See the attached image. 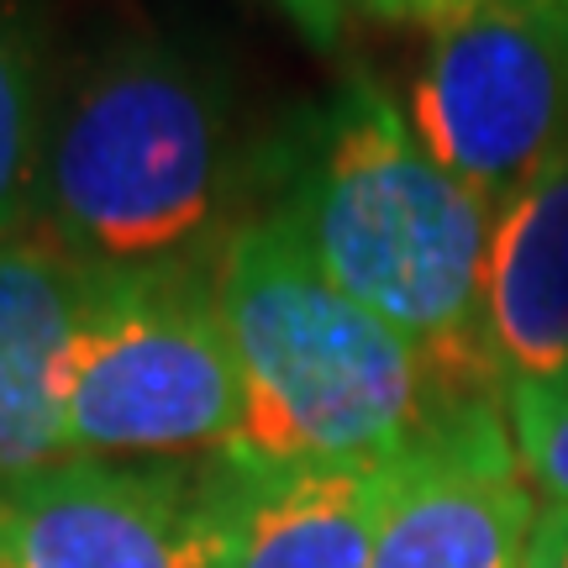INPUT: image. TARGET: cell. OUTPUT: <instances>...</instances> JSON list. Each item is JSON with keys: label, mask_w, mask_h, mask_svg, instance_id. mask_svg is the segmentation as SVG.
I'll return each mask as SVG.
<instances>
[{"label": "cell", "mask_w": 568, "mask_h": 568, "mask_svg": "<svg viewBox=\"0 0 568 568\" xmlns=\"http://www.w3.org/2000/svg\"><path fill=\"white\" fill-rule=\"evenodd\" d=\"M274 211L326 280L422 353L447 395H500L485 347L495 211L426 153L379 84H343Z\"/></svg>", "instance_id": "1"}, {"label": "cell", "mask_w": 568, "mask_h": 568, "mask_svg": "<svg viewBox=\"0 0 568 568\" xmlns=\"http://www.w3.org/2000/svg\"><path fill=\"white\" fill-rule=\"evenodd\" d=\"M211 274L243 389L232 464L258 474L389 464L458 406L395 326L326 280L280 211L232 226Z\"/></svg>", "instance_id": "2"}, {"label": "cell", "mask_w": 568, "mask_h": 568, "mask_svg": "<svg viewBox=\"0 0 568 568\" xmlns=\"http://www.w3.org/2000/svg\"><path fill=\"white\" fill-rule=\"evenodd\" d=\"M232 190L216 80L163 42H122L84 69L42 126L38 195L48 243L80 264L195 258Z\"/></svg>", "instance_id": "3"}, {"label": "cell", "mask_w": 568, "mask_h": 568, "mask_svg": "<svg viewBox=\"0 0 568 568\" xmlns=\"http://www.w3.org/2000/svg\"><path fill=\"white\" fill-rule=\"evenodd\" d=\"M69 458L226 453L243 422L211 258L95 268L69 353Z\"/></svg>", "instance_id": "4"}, {"label": "cell", "mask_w": 568, "mask_h": 568, "mask_svg": "<svg viewBox=\"0 0 568 568\" xmlns=\"http://www.w3.org/2000/svg\"><path fill=\"white\" fill-rule=\"evenodd\" d=\"M410 126L489 211L568 148V0H474L432 27Z\"/></svg>", "instance_id": "5"}, {"label": "cell", "mask_w": 568, "mask_h": 568, "mask_svg": "<svg viewBox=\"0 0 568 568\" xmlns=\"http://www.w3.org/2000/svg\"><path fill=\"white\" fill-rule=\"evenodd\" d=\"M226 464L63 458L0 485L6 568H222Z\"/></svg>", "instance_id": "6"}, {"label": "cell", "mask_w": 568, "mask_h": 568, "mask_svg": "<svg viewBox=\"0 0 568 568\" xmlns=\"http://www.w3.org/2000/svg\"><path fill=\"white\" fill-rule=\"evenodd\" d=\"M531 521L500 395L458 400L389 458L368 568H521Z\"/></svg>", "instance_id": "7"}, {"label": "cell", "mask_w": 568, "mask_h": 568, "mask_svg": "<svg viewBox=\"0 0 568 568\" xmlns=\"http://www.w3.org/2000/svg\"><path fill=\"white\" fill-rule=\"evenodd\" d=\"M90 264L48 237H0V485L69 458V353Z\"/></svg>", "instance_id": "8"}, {"label": "cell", "mask_w": 568, "mask_h": 568, "mask_svg": "<svg viewBox=\"0 0 568 568\" xmlns=\"http://www.w3.org/2000/svg\"><path fill=\"white\" fill-rule=\"evenodd\" d=\"M485 347L500 385L568 368V148L495 211Z\"/></svg>", "instance_id": "9"}, {"label": "cell", "mask_w": 568, "mask_h": 568, "mask_svg": "<svg viewBox=\"0 0 568 568\" xmlns=\"http://www.w3.org/2000/svg\"><path fill=\"white\" fill-rule=\"evenodd\" d=\"M226 464V552L222 568H368L389 464L258 468Z\"/></svg>", "instance_id": "10"}, {"label": "cell", "mask_w": 568, "mask_h": 568, "mask_svg": "<svg viewBox=\"0 0 568 568\" xmlns=\"http://www.w3.org/2000/svg\"><path fill=\"white\" fill-rule=\"evenodd\" d=\"M38 90L32 63L21 53L17 32L0 21V237H21V222L32 216L38 195Z\"/></svg>", "instance_id": "11"}, {"label": "cell", "mask_w": 568, "mask_h": 568, "mask_svg": "<svg viewBox=\"0 0 568 568\" xmlns=\"http://www.w3.org/2000/svg\"><path fill=\"white\" fill-rule=\"evenodd\" d=\"M500 416L527 485L568 506V368L542 379H506Z\"/></svg>", "instance_id": "12"}, {"label": "cell", "mask_w": 568, "mask_h": 568, "mask_svg": "<svg viewBox=\"0 0 568 568\" xmlns=\"http://www.w3.org/2000/svg\"><path fill=\"white\" fill-rule=\"evenodd\" d=\"M521 568H568V506L548 500L537 510L527 548H521Z\"/></svg>", "instance_id": "13"}, {"label": "cell", "mask_w": 568, "mask_h": 568, "mask_svg": "<svg viewBox=\"0 0 568 568\" xmlns=\"http://www.w3.org/2000/svg\"><path fill=\"white\" fill-rule=\"evenodd\" d=\"M353 11L364 17H379V21H410V27H443L453 21L458 11H468L474 0H343Z\"/></svg>", "instance_id": "14"}, {"label": "cell", "mask_w": 568, "mask_h": 568, "mask_svg": "<svg viewBox=\"0 0 568 568\" xmlns=\"http://www.w3.org/2000/svg\"><path fill=\"white\" fill-rule=\"evenodd\" d=\"M284 17L301 27L305 38L316 42V48H332V42L343 38V0H274Z\"/></svg>", "instance_id": "15"}, {"label": "cell", "mask_w": 568, "mask_h": 568, "mask_svg": "<svg viewBox=\"0 0 568 568\" xmlns=\"http://www.w3.org/2000/svg\"><path fill=\"white\" fill-rule=\"evenodd\" d=\"M0 568H6V564H0Z\"/></svg>", "instance_id": "16"}]
</instances>
